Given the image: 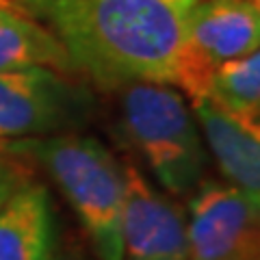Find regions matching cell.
I'll return each mask as SVG.
<instances>
[{
	"label": "cell",
	"mask_w": 260,
	"mask_h": 260,
	"mask_svg": "<svg viewBox=\"0 0 260 260\" xmlns=\"http://www.w3.org/2000/svg\"><path fill=\"white\" fill-rule=\"evenodd\" d=\"M189 260H260V208L225 180H202L186 213Z\"/></svg>",
	"instance_id": "cell-5"
},
{
	"label": "cell",
	"mask_w": 260,
	"mask_h": 260,
	"mask_svg": "<svg viewBox=\"0 0 260 260\" xmlns=\"http://www.w3.org/2000/svg\"><path fill=\"white\" fill-rule=\"evenodd\" d=\"M256 3H258V5H260V0H256Z\"/></svg>",
	"instance_id": "cell-15"
},
{
	"label": "cell",
	"mask_w": 260,
	"mask_h": 260,
	"mask_svg": "<svg viewBox=\"0 0 260 260\" xmlns=\"http://www.w3.org/2000/svg\"><path fill=\"white\" fill-rule=\"evenodd\" d=\"M20 184H24V180L20 178L18 169L11 167L7 160L0 158V206L9 200V195L18 189Z\"/></svg>",
	"instance_id": "cell-12"
},
{
	"label": "cell",
	"mask_w": 260,
	"mask_h": 260,
	"mask_svg": "<svg viewBox=\"0 0 260 260\" xmlns=\"http://www.w3.org/2000/svg\"><path fill=\"white\" fill-rule=\"evenodd\" d=\"M208 100L245 117L260 115V48L239 59L225 61L213 72Z\"/></svg>",
	"instance_id": "cell-11"
},
{
	"label": "cell",
	"mask_w": 260,
	"mask_h": 260,
	"mask_svg": "<svg viewBox=\"0 0 260 260\" xmlns=\"http://www.w3.org/2000/svg\"><path fill=\"white\" fill-rule=\"evenodd\" d=\"M124 178L121 260H189L182 206L154 189L133 162L124 165Z\"/></svg>",
	"instance_id": "cell-7"
},
{
	"label": "cell",
	"mask_w": 260,
	"mask_h": 260,
	"mask_svg": "<svg viewBox=\"0 0 260 260\" xmlns=\"http://www.w3.org/2000/svg\"><path fill=\"white\" fill-rule=\"evenodd\" d=\"M50 68L70 72L72 63L59 37L11 5H0V72Z\"/></svg>",
	"instance_id": "cell-10"
},
{
	"label": "cell",
	"mask_w": 260,
	"mask_h": 260,
	"mask_svg": "<svg viewBox=\"0 0 260 260\" xmlns=\"http://www.w3.org/2000/svg\"><path fill=\"white\" fill-rule=\"evenodd\" d=\"M63 260H78V258H63Z\"/></svg>",
	"instance_id": "cell-14"
},
{
	"label": "cell",
	"mask_w": 260,
	"mask_h": 260,
	"mask_svg": "<svg viewBox=\"0 0 260 260\" xmlns=\"http://www.w3.org/2000/svg\"><path fill=\"white\" fill-rule=\"evenodd\" d=\"M121 126L158 184L172 195L198 189L206 169V143L198 119L172 85L121 87Z\"/></svg>",
	"instance_id": "cell-3"
},
{
	"label": "cell",
	"mask_w": 260,
	"mask_h": 260,
	"mask_svg": "<svg viewBox=\"0 0 260 260\" xmlns=\"http://www.w3.org/2000/svg\"><path fill=\"white\" fill-rule=\"evenodd\" d=\"M198 0H32L72 70L107 89L137 83L184 87L189 22Z\"/></svg>",
	"instance_id": "cell-1"
},
{
	"label": "cell",
	"mask_w": 260,
	"mask_h": 260,
	"mask_svg": "<svg viewBox=\"0 0 260 260\" xmlns=\"http://www.w3.org/2000/svg\"><path fill=\"white\" fill-rule=\"evenodd\" d=\"M191 109L223 180L260 208V115H237L208 98L191 102Z\"/></svg>",
	"instance_id": "cell-8"
},
{
	"label": "cell",
	"mask_w": 260,
	"mask_h": 260,
	"mask_svg": "<svg viewBox=\"0 0 260 260\" xmlns=\"http://www.w3.org/2000/svg\"><path fill=\"white\" fill-rule=\"evenodd\" d=\"M56 219L44 184L24 182L0 206V260H54Z\"/></svg>",
	"instance_id": "cell-9"
},
{
	"label": "cell",
	"mask_w": 260,
	"mask_h": 260,
	"mask_svg": "<svg viewBox=\"0 0 260 260\" xmlns=\"http://www.w3.org/2000/svg\"><path fill=\"white\" fill-rule=\"evenodd\" d=\"M0 154L42 165L74 208L98 260H121V217L126 202L124 165L93 137L56 133L15 139Z\"/></svg>",
	"instance_id": "cell-2"
},
{
	"label": "cell",
	"mask_w": 260,
	"mask_h": 260,
	"mask_svg": "<svg viewBox=\"0 0 260 260\" xmlns=\"http://www.w3.org/2000/svg\"><path fill=\"white\" fill-rule=\"evenodd\" d=\"M93 98L50 68L0 72V148L15 139L70 133L91 115Z\"/></svg>",
	"instance_id": "cell-4"
},
{
	"label": "cell",
	"mask_w": 260,
	"mask_h": 260,
	"mask_svg": "<svg viewBox=\"0 0 260 260\" xmlns=\"http://www.w3.org/2000/svg\"><path fill=\"white\" fill-rule=\"evenodd\" d=\"M189 42L191 70L182 91L198 102L206 98L219 65L260 48V5L256 0H198L189 22Z\"/></svg>",
	"instance_id": "cell-6"
},
{
	"label": "cell",
	"mask_w": 260,
	"mask_h": 260,
	"mask_svg": "<svg viewBox=\"0 0 260 260\" xmlns=\"http://www.w3.org/2000/svg\"><path fill=\"white\" fill-rule=\"evenodd\" d=\"M22 3H24V5H26V7H30V3H32V0H22Z\"/></svg>",
	"instance_id": "cell-13"
}]
</instances>
